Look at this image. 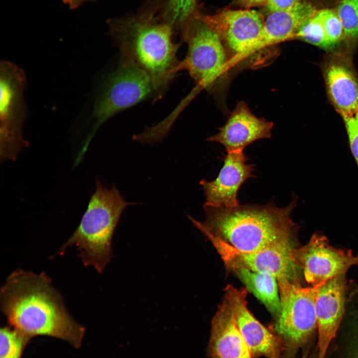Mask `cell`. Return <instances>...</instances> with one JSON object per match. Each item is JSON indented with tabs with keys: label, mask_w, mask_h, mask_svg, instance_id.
<instances>
[{
	"label": "cell",
	"mask_w": 358,
	"mask_h": 358,
	"mask_svg": "<svg viewBox=\"0 0 358 358\" xmlns=\"http://www.w3.org/2000/svg\"><path fill=\"white\" fill-rule=\"evenodd\" d=\"M0 306L7 324L30 339L47 336L81 346L86 328L71 316L44 271H13L1 287Z\"/></svg>",
	"instance_id": "cell-1"
},
{
	"label": "cell",
	"mask_w": 358,
	"mask_h": 358,
	"mask_svg": "<svg viewBox=\"0 0 358 358\" xmlns=\"http://www.w3.org/2000/svg\"><path fill=\"white\" fill-rule=\"evenodd\" d=\"M294 197L286 206L239 204L232 207L203 205L205 219L187 216L203 234H209L244 252L292 246L296 227L290 214L297 204Z\"/></svg>",
	"instance_id": "cell-2"
},
{
	"label": "cell",
	"mask_w": 358,
	"mask_h": 358,
	"mask_svg": "<svg viewBox=\"0 0 358 358\" xmlns=\"http://www.w3.org/2000/svg\"><path fill=\"white\" fill-rule=\"evenodd\" d=\"M120 51V61L131 63L145 72L160 99L177 73L181 61L177 57L179 45L173 40V25L144 16L113 28Z\"/></svg>",
	"instance_id": "cell-3"
},
{
	"label": "cell",
	"mask_w": 358,
	"mask_h": 358,
	"mask_svg": "<svg viewBox=\"0 0 358 358\" xmlns=\"http://www.w3.org/2000/svg\"><path fill=\"white\" fill-rule=\"evenodd\" d=\"M131 204L114 185L105 187L97 179L95 191L79 225L53 257L75 247L85 266L101 272L112 258V237L121 214Z\"/></svg>",
	"instance_id": "cell-4"
},
{
	"label": "cell",
	"mask_w": 358,
	"mask_h": 358,
	"mask_svg": "<svg viewBox=\"0 0 358 358\" xmlns=\"http://www.w3.org/2000/svg\"><path fill=\"white\" fill-rule=\"evenodd\" d=\"M187 44L186 55L180 70H186L198 89L209 90L224 77L227 58L218 34L207 24L194 16L182 27Z\"/></svg>",
	"instance_id": "cell-5"
},
{
	"label": "cell",
	"mask_w": 358,
	"mask_h": 358,
	"mask_svg": "<svg viewBox=\"0 0 358 358\" xmlns=\"http://www.w3.org/2000/svg\"><path fill=\"white\" fill-rule=\"evenodd\" d=\"M277 281L280 311L275 317L274 329L288 347L299 348L310 339L317 328L315 303L321 283L306 287L298 281Z\"/></svg>",
	"instance_id": "cell-6"
},
{
	"label": "cell",
	"mask_w": 358,
	"mask_h": 358,
	"mask_svg": "<svg viewBox=\"0 0 358 358\" xmlns=\"http://www.w3.org/2000/svg\"><path fill=\"white\" fill-rule=\"evenodd\" d=\"M155 90L148 74L135 65L120 61L117 69L107 78L95 103L93 129L84 148L98 128L116 113L152 96Z\"/></svg>",
	"instance_id": "cell-7"
},
{
	"label": "cell",
	"mask_w": 358,
	"mask_h": 358,
	"mask_svg": "<svg viewBox=\"0 0 358 358\" xmlns=\"http://www.w3.org/2000/svg\"><path fill=\"white\" fill-rule=\"evenodd\" d=\"M194 16L211 27L223 45L239 59L257 58L264 50L262 39L265 18L258 11L226 9L211 15L196 12Z\"/></svg>",
	"instance_id": "cell-8"
},
{
	"label": "cell",
	"mask_w": 358,
	"mask_h": 358,
	"mask_svg": "<svg viewBox=\"0 0 358 358\" xmlns=\"http://www.w3.org/2000/svg\"><path fill=\"white\" fill-rule=\"evenodd\" d=\"M25 76L20 69L7 62L0 64V163L14 160L27 146L21 134L24 119L22 95Z\"/></svg>",
	"instance_id": "cell-9"
},
{
	"label": "cell",
	"mask_w": 358,
	"mask_h": 358,
	"mask_svg": "<svg viewBox=\"0 0 358 358\" xmlns=\"http://www.w3.org/2000/svg\"><path fill=\"white\" fill-rule=\"evenodd\" d=\"M204 235L212 244L225 266L230 270L244 268L268 273L279 279L298 281L292 259V246L267 248L259 251H240L211 234Z\"/></svg>",
	"instance_id": "cell-10"
},
{
	"label": "cell",
	"mask_w": 358,
	"mask_h": 358,
	"mask_svg": "<svg viewBox=\"0 0 358 358\" xmlns=\"http://www.w3.org/2000/svg\"><path fill=\"white\" fill-rule=\"evenodd\" d=\"M291 256L312 286L344 274L351 267L358 264V256L332 247L326 238L320 235H314L305 246L293 249Z\"/></svg>",
	"instance_id": "cell-11"
},
{
	"label": "cell",
	"mask_w": 358,
	"mask_h": 358,
	"mask_svg": "<svg viewBox=\"0 0 358 358\" xmlns=\"http://www.w3.org/2000/svg\"><path fill=\"white\" fill-rule=\"evenodd\" d=\"M224 292L223 298L227 301L252 356L280 358L281 340L263 325L249 310L246 288L238 289L229 284Z\"/></svg>",
	"instance_id": "cell-12"
},
{
	"label": "cell",
	"mask_w": 358,
	"mask_h": 358,
	"mask_svg": "<svg viewBox=\"0 0 358 358\" xmlns=\"http://www.w3.org/2000/svg\"><path fill=\"white\" fill-rule=\"evenodd\" d=\"M243 151L227 152L223 166L212 181H200L206 201L205 206L232 207L240 204L238 192L241 185L254 177V165L248 164Z\"/></svg>",
	"instance_id": "cell-13"
},
{
	"label": "cell",
	"mask_w": 358,
	"mask_h": 358,
	"mask_svg": "<svg viewBox=\"0 0 358 358\" xmlns=\"http://www.w3.org/2000/svg\"><path fill=\"white\" fill-rule=\"evenodd\" d=\"M273 123L254 115L244 101L237 103L226 123L207 141L222 145L227 152L243 151L253 142L269 138Z\"/></svg>",
	"instance_id": "cell-14"
},
{
	"label": "cell",
	"mask_w": 358,
	"mask_h": 358,
	"mask_svg": "<svg viewBox=\"0 0 358 358\" xmlns=\"http://www.w3.org/2000/svg\"><path fill=\"white\" fill-rule=\"evenodd\" d=\"M345 286L344 274L321 283L317 289L315 309L318 331V358H325L342 320Z\"/></svg>",
	"instance_id": "cell-15"
},
{
	"label": "cell",
	"mask_w": 358,
	"mask_h": 358,
	"mask_svg": "<svg viewBox=\"0 0 358 358\" xmlns=\"http://www.w3.org/2000/svg\"><path fill=\"white\" fill-rule=\"evenodd\" d=\"M324 76L330 99L342 117L358 113V77L350 62L341 57L331 59Z\"/></svg>",
	"instance_id": "cell-16"
},
{
	"label": "cell",
	"mask_w": 358,
	"mask_h": 358,
	"mask_svg": "<svg viewBox=\"0 0 358 358\" xmlns=\"http://www.w3.org/2000/svg\"><path fill=\"white\" fill-rule=\"evenodd\" d=\"M208 352L211 358H252L251 352L224 298L211 321Z\"/></svg>",
	"instance_id": "cell-17"
},
{
	"label": "cell",
	"mask_w": 358,
	"mask_h": 358,
	"mask_svg": "<svg viewBox=\"0 0 358 358\" xmlns=\"http://www.w3.org/2000/svg\"><path fill=\"white\" fill-rule=\"evenodd\" d=\"M317 10L310 2L299 0L289 9L269 12L265 18L262 39L263 48L295 38L302 25Z\"/></svg>",
	"instance_id": "cell-18"
},
{
	"label": "cell",
	"mask_w": 358,
	"mask_h": 358,
	"mask_svg": "<svg viewBox=\"0 0 358 358\" xmlns=\"http://www.w3.org/2000/svg\"><path fill=\"white\" fill-rule=\"evenodd\" d=\"M233 271L251 292L275 317L280 311V300L277 278L268 273L240 268Z\"/></svg>",
	"instance_id": "cell-19"
},
{
	"label": "cell",
	"mask_w": 358,
	"mask_h": 358,
	"mask_svg": "<svg viewBox=\"0 0 358 358\" xmlns=\"http://www.w3.org/2000/svg\"><path fill=\"white\" fill-rule=\"evenodd\" d=\"M341 21L344 40L349 44L358 42V0H341L336 9Z\"/></svg>",
	"instance_id": "cell-20"
},
{
	"label": "cell",
	"mask_w": 358,
	"mask_h": 358,
	"mask_svg": "<svg viewBox=\"0 0 358 358\" xmlns=\"http://www.w3.org/2000/svg\"><path fill=\"white\" fill-rule=\"evenodd\" d=\"M31 339L7 325L0 331V358H22Z\"/></svg>",
	"instance_id": "cell-21"
},
{
	"label": "cell",
	"mask_w": 358,
	"mask_h": 358,
	"mask_svg": "<svg viewBox=\"0 0 358 358\" xmlns=\"http://www.w3.org/2000/svg\"><path fill=\"white\" fill-rule=\"evenodd\" d=\"M295 38L326 50H331L322 24L319 9L301 27Z\"/></svg>",
	"instance_id": "cell-22"
},
{
	"label": "cell",
	"mask_w": 358,
	"mask_h": 358,
	"mask_svg": "<svg viewBox=\"0 0 358 358\" xmlns=\"http://www.w3.org/2000/svg\"><path fill=\"white\" fill-rule=\"evenodd\" d=\"M319 11L330 49H332L344 40L341 21L336 9L324 8Z\"/></svg>",
	"instance_id": "cell-23"
},
{
	"label": "cell",
	"mask_w": 358,
	"mask_h": 358,
	"mask_svg": "<svg viewBox=\"0 0 358 358\" xmlns=\"http://www.w3.org/2000/svg\"><path fill=\"white\" fill-rule=\"evenodd\" d=\"M167 7L173 25L183 26L196 13V0H167Z\"/></svg>",
	"instance_id": "cell-24"
},
{
	"label": "cell",
	"mask_w": 358,
	"mask_h": 358,
	"mask_svg": "<svg viewBox=\"0 0 358 358\" xmlns=\"http://www.w3.org/2000/svg\"><path fill=\"white\" fill-rule=\"evenodd\" d=\"M351 151L358 167V113L343 118Z\"/></svg>",
	"instance_id": "cell-25"
},
{
	"label": "cell",
	"mask_w": 358,
	"mask_h": 358,
	"mask_svg": "<svg viewBox=\"0 0 358 358\" xmlns=\"http://www.w3.org/2000/svg\"><path fill=\"white\" fill-rule=\"evenodd\" d=\"M299 0H268L265 5L269 12L289 9Z\"/></svg>",
	"instance_id": "cell-26"
},
{
	"label": "cell",
	"mask_w": 358,
	"mask_h": 358,
	"mask_svg": "<svg viewBox=\"0 0 358 358\" xmlns=\"http://www.w3.org/2000/svg\"><path fill=\"white\" fill-rule=\"evenodd\" d=\"M242 6L250 8L252 7L266 5L268 0H237Z\"/></svg>",
	"instance_id": "cell-27"
},
{
	"label": "cell",
	"mask_w": 358,
	"mask_h": 358,
	"mask_svg": "<svg viewBox=\"0 0 358 358\" xmlns=\"http://www.w3.org/2000/svg\"><path fill=\"white\" fill-rule=\"evenodd\" d=\"M71 8H76L82 3L88 0H62Z\"/></svg>",
	"instance_id": "cell-28"
},
{
	"label": "cell",
	"mask_w": 358,
	"mask_h": 358,
	"mask_svg": "<svg viewBox=\"0 0 358 358\" xmlns=\"http://www.w3.org/2000/svg\"><path fill=\"white\" fill-rule=\"evenodd\" d=\"M357 358H358V357H357Z\"/></svg>",
	"instance_id": "cell-29"
}]
</instances>
